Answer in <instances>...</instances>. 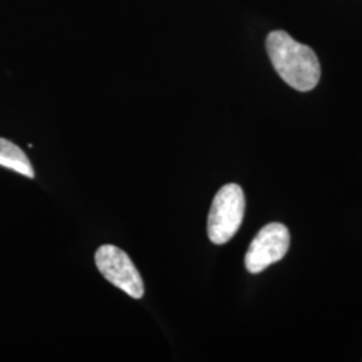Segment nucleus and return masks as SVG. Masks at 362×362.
Masks as SVG:
<instances>
[{"mask_svg": "<svg viewBox=\"0 0 362 362\" xmlns=\"http://www.w3.org/2000/svg\"><path fill=\"white\" fill-rule=\"evenodd\" d=\"M266 49L275 71L288 86L298 91H310L318 85L321 66L311 47L278 30L269 34Z\"/></svg>", "mask_w": 362, "mask_h": 362, "instance_id": "obj_1", "label": "nucleus"}, {"mask_svg": "<svg viewBox=\"0 0 362 362\" xmlns=\"http://www.w3.org/2000/svg\"><path fill=\"white\" fill-rule=\"evenodd\" d=\"M246 209L243 189L238 184H227L215 196L208 215V238L215 245L231 240L242 226Z\"/></svg>", "mask_w": 362, "mask_h": 362, "instance_id": "obj_2", "label": "nucleus"}, {"mask_svg": "<svg viewBox=\"0 0 362 362\" xmlns=\"http://www.w3.org/2000/svg\"><path fill=\"white\" fill-rule=\"evenodd\" d=\"M95 264L112 285L134 299L143 298V278L124 250L112 245L100 247L95 252Z\"/></svg>", "mask_w": 362, "mask_h": 362, "instance_id": "obj_3", "label": "nucleus"}, {"mask_svg": "<svg viewBox=\"0 0 362 362\" xmlns=\"http://www.w3.org/2000/svg\"><path fill=\"white\" fill-rule=\"evenodd\" d=\"M290 247V233L281 223H270L264 226L252 239L247 250L245 264L247 272L259 274L272 263L285 257Z\"/></svg>", "mask_w": 362, "mask_h": 362, "instance_id": "obj_4", "label": "nucleus"}, {"mask_svg": "<svg viewBox=\"0 0 362 362\" xmlns=\"http://www.w3.org/2000/svg\"><path fill=\"white\" fill-rule=\"evenodd\" d=\"M0 165L4 168L13 169L30 179L35 176L26 153L18 145L6 139H0Z\"/></svg>", "mask_w": 362, "mask_h": 362, "instance_id": "obj_5", "label": "nucleus"}]
</instances>
